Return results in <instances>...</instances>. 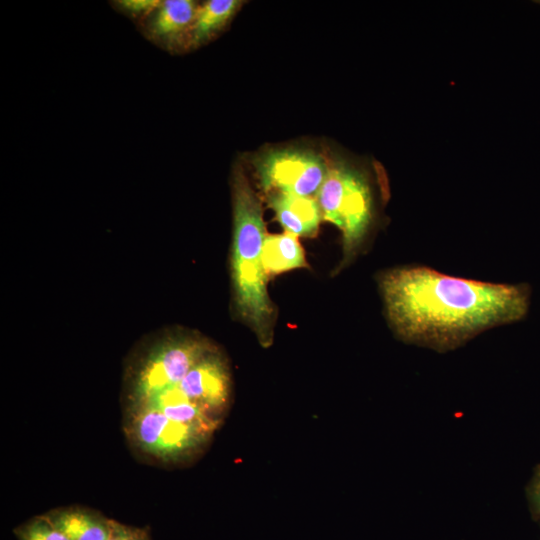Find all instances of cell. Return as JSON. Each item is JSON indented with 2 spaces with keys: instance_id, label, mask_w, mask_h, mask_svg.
Returning a JSON list of instances; mask_svg holds the SVG:
<instances>
[{
  "instance_id": "1",
  "label": "cell",
  "mask_w": 540,
  "mask_h": 540,
  "mask_svg": "<svg viewBox=\"0 0 540 540\" xmlns=\"http://www.w3.org/2000/svg\"><path fill=\"white\" fill-rule=\"evenodd\" d=\"M388 321L408 343L454 349L479 333L522 320L530 290L446 275L424 266L385 272L379 281Z\"/></svg>"
},
{
  "instance_id": "2",
  "label": "cell",
  "mask_w": 540,
  "mask_h": 540,
  "mask_svg": "<svg viewBox=\"0 0 540 540\" xmlns=\"http://www.w3.org/2000/svg\"><path fill=\"white\" fill-rule=\"evenodd\" d=\"M233 242L231 272L236 310L268 347L273 339L275 309L267 290L268 273L262 252L265 224L261 203L240 167L232 180Z\"/></svg>"
},
{
  "instance_id": "3",
  "label": "cell",
  "mask_w": 540,
  "mask_h": 540,
  "mask_svg": "<svg viewBox=\"0 0 540 540\" xmlns=\"http://www.w3.org/2000/svg\"><path fill=\"white\" fill-rule=\"evenodd\" d=\"M322 217L342 234V264L350 262L364 242L373 220V198L362 173L342 163L328 166L316 197Z\"/></svg>"
},
{
  "instance_id": "4",
  "label": "cell",
  "mask_w": 540,
  "mask_h": 540,
  "mask_svg": "<svg viewBox=\"0 0 540 540\" xmlns=\"http://www.w3.org/2000/svg\"><path fill=\"white\" fill-rule=\"evenodd\" d=\"M216 348L194 335H177L154 345L132 372L130 405L148 400L155 394L179 384L203 357Z\"/></svg>"
},
{
  "instance_id": "5",
  "label": "cell",
  "mask_w": 540,
  "mask_h": 540,
  "mask_svg": "<svg viewBox=\"0 0 540 540\" xmlns=\"http://www.w3.org/2000/svg\"><path fill=\"white\" fill-rule=\"evenodd\" d=\"M126 432L142 453L164 462H180L196 455L212 435L169 419L150 405L129 406Z\"/></svg>"
},
{
  "instance_id": "6",
  "label": "cell",
  "mask_w": 540,
  "mask_h": 540,
  "mask_svg": "<svg viewBox=\"0 0 540 540\" xmlns=\"http://www.w3.org/2000/svg\"><path fill=\"white\" fill-rule=\"evenodd\" d=\"M254 165L260 185L268 194L302 197L316 196L329 166L317 153L300 148L270 150Z\"/></svg>"
},
{
  "instance_id": "7",
  "label": "cell",
  "mask_w": 540,
  "mask_h": 540,
  "mask_svg": "<svg viewBox=\"0 0 540 540\" xmlns=\"http://www.w3.org/2000/svg\"><path fill=\"white\" fill-rule=\"evenodd\" d=\"M176 387L211 418L222 422L229 408L231 379L228 365L217 349L194 365Z\"/></svg>"
},
{
  "instance_id": "8",
  "label": "cell",
  "mask_w": 540,
  "mask_h": 540,
  "mask_svg": "<svg viewBox=\"0 0 540 540\" xmlns=\"http://www.w3.org/2000/svg\"><path fill=\"white\" fill-rule=\"evenodd\" d=\"M198 5L192 0L160 1L157 9L149 16L147 30L156 42L175 47L188 43Z\"/></svg>"
},
{
  "instance_id": "9",
  "label": "cell",
  "mask_w": 540,
  "mask_h": 540,
  "mask_svg": "<svg viewBox=\"0 0 540 540\" xmlns=\"http://www.w3.org/2000/svg\"><path fill=\"white\" fill-rule=\"evenodd\" d=\"M268 204L286 232L295 236H310L317 231L322 212L316 198L270 193Z\"/></svg>"
},
{
  "instance_id": "10",
  "label": "cell",
  "mask_w": 540,
  "mask_h": 540,
  "mask_svg": "<svg viewBox=\"0 0 540 540\" xmlns=\"http://www.w3.org/2000/svg\"><path fill=\"white\" fill-rule=\"evenodd\" d=\"M45 515L69 540H107L112 531V519L84 508H58Z\"/></svg>"
},
{
  "instance_id": "11",
  "label": "cell",
  "mask_w": 540,
  "mask_h": 540,
  "mask_svg": "<svg viewBox=\"0 0 540 540\" xmlns=\"http://www.w3.org/2000/svg\"><path fill=\"white\" fill-rule=\"evenodd\" d=\"M143 404L156 407L169 419L209 435H213L220 425L199 406L185 398L176 386L167 388L138 405Z\"/></svg>"
},
{
  "instance_id": "12",
  "label": "cell",
  "mask_w": 540,
  "mask_h": 540,
  "mask_svg": "<svg viewBox=\"0 0 540 540\" xmlns=\"http://www.w3.org/2000/svg\"><path fill=\"white\" fill-rule=\"evenodd\" d=\"M241 3L238 0H209L198 5L188 44L196 47L209 40L229 22Z\"/></svg>"
},
{
  "instance_id": "13",
  "label": "cell",
  "mask_w": 540,
  "mask_h": 540,
  "mask_svg": "<svg viewBox=\"0 0 540 540\" xmlns=\"http://www.w3.org/2000/svg\"><path fill=\"white\" fill-rule=\"evenodd\" d=\"M262 259L267 273L277 274L307 266L305 255L295 235H266Z\"/></svg>"
},
{
  "instance_id": "14",
  "label": "cell",
  "mask_w": 540,
  "mask_h": 540,
  "mask_svg": "<svg viewBox=\"0 0 540 540\" xmlns=\"http://www.w3.org/2000/svg\"><path fill=\"white\" fill-rule=\"evenodd\" d=\"M14 533L18 540H69L45 514L26 521Z\"/></svg>"
},
{
  "instance_id": "15",
  "label": "cell",
  "mask_w": 540,
  "mask_h": 540,
  "mask_svg": "<svg viewBox=\"0 0 540 540\" xmlns=\"http://www.w3.org/2000/svg\"><path fill=\"white\" fill-rule=\"evenodd\" d=\"M159 4L160 1L158 0H122L116 2V6L122 12L138 19L150 16Z\"/></svg>"
},
{
  "instance_id": "16",
  "label": "cell",
  "mask_w": 540,
  "mask_h": 540,
  "mask_svg": "<svg viewBox=\"0 0 540 540\" xmlns=\"http://www.w3.org/2000/svg\"><path fill=\"white\" fill-rule=\"evenodd\" d=\"M107 540H151L147 528L128 526L112 520V531Z\"/></svg>"
},
{
  "instance_id": "17",
  "label": "cell",
  "mask_w": 540,
  "mask_h": 540,
  "mask_svg": "<svg viewBox=\"0 0 540 540\" xmlns=\"http://www.w3.org/2000/svg\"><path fill=\"white\" fill-rule=\"evenodd\" d=\"M527 495L534 513L540 518V464L536 466L530 480L527 488Z\"/></svg>"
}]
</instances>
